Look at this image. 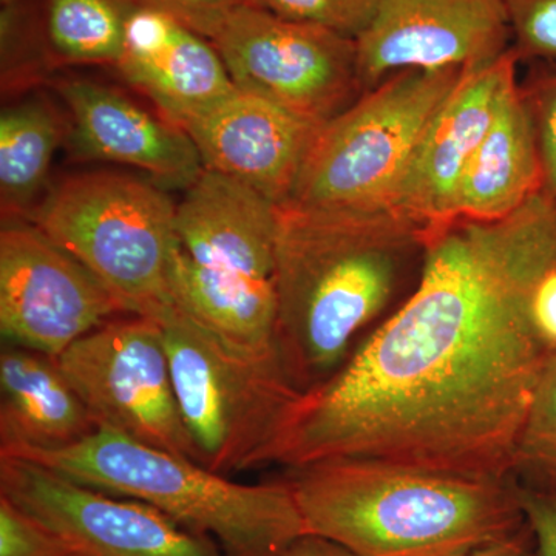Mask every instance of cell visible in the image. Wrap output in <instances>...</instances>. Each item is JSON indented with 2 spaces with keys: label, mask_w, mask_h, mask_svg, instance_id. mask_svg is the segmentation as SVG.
Here are the masks:
<instances>
[{
  "label": "cell",
  "mask_w": 556,
  "mask_h": 556,
  "mask_svg": "<svg viewBox=\"0 0 556 556\" xmlns=\"http://www.w3.org/2000/svg\"><path fill=\"white\" fill-rule=\"evenodd\" d=\"M556 265V200L497 222L457 218L427 237L412 294L345 364L306 391L269 464L372 459L514 478L517 442L548 354L527 303Z\"/></svg>",
  "instance_id": "1"
},
{
  "label": "cell",
  "mask_w": 556,
  "mask_h": 556,
  "mask_svg": "<svg viewBox=\"0 0 556 556\" xmlns=\"http://www.w3.org/2000/svg\"><path fill=\"white\" fill-rule=\"evenodd\" d=\"M274 343L300 393L327 382L404 303L422 273L427 230L396 208L277 206Z\"/></svg>",
  "instance_id": "2"
},
{
  "label": "cell",
  "mask_w": 556,
  "mask_h": 556,
  "mask_svg": "<svg viewBox=\"0 0 556 556\" xmlns=\"http://www.w3.org/2000/svg\"><path fill=\"white\" fill-rule=\"evenodd\" d=\"M287 481L306 533L356 556H459L529 530L515 478L329 459Z\"/></svg>",
  "instance_id": "3"
},
{
  "label": "cell",
  "mask_w": 556,
  "mask_h": 556,
  "mask_svg": "<svg viewBox=\"0 0 556 556\" xmlns=\"http://www.w3.org/2000/svg\"><path fill=\"white\" fill-rule=\"evenodd\" d=\"M24 457L110 495L159 508L193 532L212 536L226 556H278L306 527L287 478L239 484L190 457L153 447L108 427L60 450Z\"/></svg>",
  "instance_id": "4"
},
{
  "label": "cell",
  "mask_w": 556,
  "mask_h": 556,
  "mask_svg": "<svg viewBox=\"0 0 556 556\" xmlns=\"http://www.w3.org/2000/svg\"><path fill=\"white\" fill-rule=\"evenodd\" d=\"M277 206L204 169L177 204L169 285L179 309L232 345L276 350Z\"/></svg>",
  "instance_id": "5"
},
{
  "label": "cell",
  "mask_w": 556,
  "mask_h": 556,
  "mask_svg": "<svg viewBox=\"0 0 556 556\" xmlns=\"http://www.w3.org/2000/svg\"><path fill=\"white\" fill-rule=\"evenodd\" d=\"M175 214L155 182L89 172L62 179L28 217L83 263L124 313L160 320L177 306L169 285Z\"/></svg>",
  "instance_id": "6"
},
{
  "label": "cell",
  "mask_w": 556,
  "mask_h": 556,
  "mask_svg": "<svg viewBox=\"0 0 556 556\" xmlns=\"http://www.w3.org/2000/svg\"><path fill=\"white\" fill-rule=\"evenodd\" d=\"M182 420L201 466L219 475L269 464L302 393L277 351L232 345L178 306L160 318Z\"/></svg>",
  "instance_id": "7"
},
{
  "label": "cell",
  "mask_w": 556,
  "mask_h": 556,
  "mask_svg": "<svg viewBox=\"0 0 556 556\" xmlns=\"http://www.w3.org/2000/svg\"><path fill=\"white\" fill-rule=\"evenodd\" d=\"M464 70H404L321 124L285 204L325 212L394 208L420 138Z\"/></svg>",
  "instance_id": "8"
},
{
  "label": "cell",
  "mask_w": 556,
  "mask_h": 556,
  "mask_svg": "<svg viewBox=\"0 0 556 556\" xmlns=\"http://www.w3.org/2000/svg\"><path fill=\"white\" fill-rule=\"evenodd\" d=\"M199 35L218 51L233 86L325 124L364 94L356 39L243 3Z\"/></svg>",
  "instance_id": "9"
},
{
  "label": "cell",
  "mask_w": 556,
  "mask_h": 556,
  "mask_svg": "<svg viewBox=\"0 0 556 556\" xmlns=\"http://www.w3.org/2000/svg\"><path fill=\"white\" fill-rule=\"evenodd\" d=\"M58 362L98 427L200 463L179 412L159 320L131 314L112 318L68 346Z\"/></svg>",
  "instance_id": "10"
},
{
  "label": "cell",
  "mask_w": 556,
  "mask_h": 556,
  "mask_svg": "<svg viewBox=\"0 0 556 556\" xmlns=\"http://www.w3.org/2000/svg\"><path fill=\"white\" fill-rule=\"evenodd\" d=\"M0 495L86 556H226L214 538L159 508L91 489L24 457L0 455Z\"/></svg>",
  "instance_id": "11"
},
{
  "label": "cell",
  "mask_w": 556,
  "mask_h": 556,
  "mask_svg": "<svg viewBox=\"0 0 556 556\" xmlns=\"http://www.w3.org/2000/svg\"><path fill=\"white\" fill-rule=\"evenodd\" d=\"M124 313L108 288L27 223L0 233V331L9 345L60 357Z\"/></svg>",
  "instance_id": "12"
},
{
  "label": "cell",
  "mask_w": 556,
  "mask_h": 556,
  "mask_svg": "<svg viewBox=\"0 0 556 556\" xmlns=\"http://www.w3.org/2000/svg\"><path fill=\"white\" fill-rule=\"evenodd\" d=\"M506 0H379L356 39L362 89L404 70L478 67L510 49Z\"/></svg>",
  "instance_id": "13"
},
{
  "label": "cell",
  "mask_w": 556,
  "mask_h": 556,
  "mask_svg": "<svg viewBox=\"0 0 556 556\" xmlns=\"http://www.w3.org/2000/svg\"><path fill=\"white\" fill-rule=\"evenodd\" d=\"M517 54L464 70L455 89L428 124L394 208L427 230L452 225L468 164L495 118L507 87L517 78Z\"/></svg>",
  "instance_id": "14"
},
{
  "label": "cell",
  "mask_w": 556,
  "mask_h": 556,
  "mask_svg": "<svg viewBox=\"0 0 556 556\" xmlns=\"http://www.w3.org/2000/svg\"><path fill=\"white\" fill-rule=\"evenodd\" d=\"M320 126L277 102L237 89L185 130L204 169L225 175L281 206L294 192Z\"/></svg>",
  "instance_id": "15"
},
{
  "label": "cell",
  "mask_w": 556,
  "mask_h": 556,
  "mask_svg": "<svg viewBox=\"0 0 556 556\" xmlns=\"http://www.w3.org/2000/svg\"><path fill=\"white\" fill-rule=\"evenodd\" d=\"M61 100L80 155L134 167L164 186L188 189L204 166L192 139L163 115L89 79H62Z\"/></svg>",
  "instance_id": "16"
},
{
  "label": "cell",
  "mask_w": 556,
  "mask_h": 556,
  "mask_svg": "<svg viewBox=\"0 0 556 556\" xmlns=\"http://www.w3.org/2000/svg\"><path fill=\"white\" fill-rule=\"evenodd\" d=\"M115 68L185 130L237 90L218 51L164 11L135 5Z\"/></svg>",
  "instance_id": "17"
},
{
  "label": "cell",
  "mask_w": 556,
  "mask_h": 556,
  "mask_svg": "<svg viewBox=\"0 0 556 556\" xmlns=\"http://www.w3.org/2000/svg\"><path fill=\"white\" fill-rule=\"evenodd\" d=\"M97 430L56 357L5 343L0 354V455L72 447Z\"/></svg>",
  "instance_id": "18"
},
{
  "label": "cell",
  "mask_w": 556,
  "mask_h": 556,
  "mask_svg": "<svg viewBox=\"0 0 556 556\" xmlns=\"http://www.w3.org/2000/svg\"><path fill=\"white\" fill-rule=\"evenodd\" d=\"M131 0H2V46L51 62L115 67Z\"/></svg>",
  "instance_id": "19"
},
{
  "label": "cell",
  "mask_w": 556,
  "mask_h": 556,
  "mask_svg": "<svg viewBox=\"0 0 556 556\" xmlns=\"http://www.w3.org/2000/svg\"><path fill=\"white\" fill-rule=\"evenodd\" d=\"M541 192L543 170L535 134L515 79L460 181L456 218L497 222Z\"/></svg>",
  "instance_id": "20"
},
{
  "label": "cell",
  "mask_w": 556,
  "mask_h": 556,
  "mask_svg": "<svg viewBox=\"0 0 556 556\" xmlns=\"http://www.w3.org/2000/svg\"><path fill=\"white\" fill-rule=\"evenodd\" d=\"M62 138L56 112L43 101L3 110L0 118V195L3 215L20 217L42 188Z\"/></svg>",
  "instance_id": "21"
},
{
  "label": "cell",
  "mask_w": 556,
  "mask_h": 556,
  "mask_svg": "<svg viewBox=\"0 0 556 556\" xmlns=\"http://www.w3.org/2000/svg\"><path fill=\"white\" fill-rule=\"evenodd\" d=\"M514 478L529 489L556 490V357H548L527 409Z\"/></svg>",
  "instance_id": "22"
},
{
  "label": "cell",
  "mask_w": 556,
  "mask_h": 556,
  "mask_svg": "<svg viewBox=\"0 0 556 556\" xmlns=\"http://www.w3.org/2000/svg\"><path fill=\"white\" fill-rule=\"evenodd\" d=\"M519 80L543 170V193L556 200V61L530 62Z\"/></svg>",
  "instance_id": "23"
},
{
  "label": "cell",
  "mask_w": 556,
  "mask_h": 556,
  "mask_svg": "<svg viewBox=\"0 0 556 556\" xmlns=\"http://www.w3.org/2000/svg\"><path fill=\"white\" fill-rule=\"evenodd\" d=\"M248 3L287 20L318 25L357 39L371 24L379 0H248Z\"/></svg>",
  "instance_id": "24"
},
{
  "label": "cell",
  "mask_w": 556,
  "mask_h": 556,
  "mask_svg": "<svg viewBox=\"0 0 556 556\" xmlns=\"http://www.w3.org/2000/svg\"><path fill=\"white\" fill-rule=\"evenodd\" d=\"M0 556H86L72 541L0 495Z\"/></svg>",
  "instance_id": "25"
},
{
  "label": "cell",
  "mask_w": 556,
  "mask_h": 556,
  "mask_svg": "<svg viewBox=\"0 0 556 556\" xmlns=\"http://www.w3.org/2000/svg\"><path fill=\"white\" fill-rule=\"evenodd\" d=\"M519 62L556 61V0H506Z\"/></svg>",
  "instance_id": "26"
},
{
  "label": "cell",
  "mask_w": 556,
  "mask_h": 556,
  "mask_svg": "<svg viewBox=\"0 0 556 556\" xmlns=\"http://www.w3.org/2000/svg\"><path fill=\"white\" fill-rule=\"evenodd\" d=\"M519 501L533 538L535 556H556V490L518 484Z\"/></svg>",
  "instance_id": "27"
},
{
  "label": "cell",
  "mask_w": 556,
  "mask_h": 556,
  "mask_svg": "<svg viewBox=\"0 0 556 556\" xmlns=\"http://www.w3.org/2000/svg\"><path fill=\"white\" fill-rule=\"evenodd\" d=\"M527 313L538 342L548 357H556V265L551 266L533 285Z\"/></svg>",
  "instance_id": "28"
},
{
  "label": "cell",
  "mask_w": 556,
  "mask_h": 556,
  "mask_svg": "<svg viewBox=\"0 0 556 556\" xmlns=\"http://www.w3.org/2000/svg\"><path fill=\"white\" fill-rule=\"evenodd\" d=\"M135 5L164 11L179 22L188 25L193 31L201 33L236 7L248 3V0H131Z\"/></svg>",
  "instance_id": "29"
},
{
  "label": "cell",
  "mask_w": 556,
  "mask_h": 556,
  "mask_svg": "<svg viewBox=\"0 0 556 556\" xmlns=\"http://www.w3.org/2000/svg\"><path fill=\"white\" fill-rule=\"evenodd\" d=\"M278 556H356L345 547L332 543L327 538L305 533L292 541L291 544Z\"/></svg>",
  "instance_id": "30"
},
{
  "label": "cell",
  "mask_w": 556,
  "mask_h": 556,
  "mask_svg": "<svg viewBox=\"0 0 556 556\" xmlns=\"http://www.w3.org/2000/svg\"><path fill=\"white\" fill-rule=\"evenodd\" d=\"M459 556H535L530 529L510 540L497 541L489 546L475 548Z\"/></svg>",
  "instance_id": "31"
}]
</instances>
